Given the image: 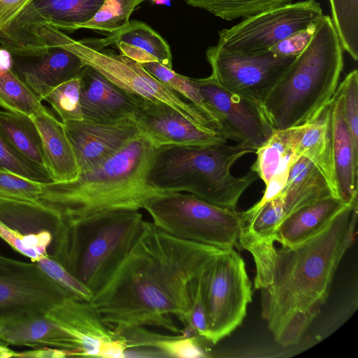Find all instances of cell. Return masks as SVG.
Instances as JSON below:
<instances>
[{
  "label": "cell",
  "instance_id": "28",
  "mask_svg": "<svg viewBox=\"0 0 358 358\" xmlns=\"http://www.w3.org/2000/svg\"><path fill=\"white\" fill-rule=\"evenodd\" d=\"M307 123L285 129L275 130L271 136L255 151L257 159L250 170L266 185L278 173L289 171L300 157L297 148Z\"/></svg>",
  "mask_w": 358,
  "mask_h": 358
},
{
  "label": "cell",
  "instance_id": "42",
  "mask_svg": "<svg viewBox=\"0 0 358 358\" xmlns=\"http://www.w3.org/2000/svg\"><path fill=\"white\" fill-rule=\"evenodd\" d=\"M317 22L312 23L306 28L299 30L278 42L271 47L268 51L279 56H296L299 55L310 42Z\"/></svg>",
  "mask_w": 358,
  "mask_h": 358
},
{
  "label": "cell",
  "instance_id": "22",
  "mask_svg": "<svg viewBox=\"0 0 358 358\" xmlns=\"http://www.w3.org/2000/svg\"><path fill=\"white\" fill-rule=\"evenodd\" d=\"M0 341L8 345L49 348L79 356L76 340L46 314H24L0 320Z\"/></svg>",
  "mask_w": 358,
  "mask_h": 358
},
{
  "label": "cell",
  "instance_id": "19",
  "mask_svg": "<svg viewBox=\"0 0 358 358\" xmlns=\"http://www.w3.org/2000/svg\"><path fill=\"white\" fill-rule=\"evenodd\" d=\"M105 0H31L0 36L2 48H15L20 37L29 29L50 26L73 31L90 20Z\"/></svg>",
  "mask_w": 358,
  "mask_h": 358
},
{
  "label": "cell",
  "instance_id": "4",
  "mask_svg": "<svg viewBox=\"0 0 358 358\" xmlns=\"http://www.w3.org/2000/svg\"><path fill=\"white\" fill-rule=\"evenodd\" d=\"M343 50L331 17L323 15L307 47L296 55L262 103L275 130L314 120L335 94Z\"/></svg>",
  "mask_w": 358,
  "mask_h": 358
},
{
  "label": "cell",
  "instance_id": "36",
  "mask_svg": "<svg viewBox=\"0 0 358 358\" xmlns=\"http://www.w3.org/2000/svg\"><path fill=\"white\" fill-rule=\"evenodd\" d=\"M80 75L52 90L43 99L60 117L62 122L81 120Z\"/></svg>",
  "mask_w": 358,
  "mask_h": 358
},
{
  "label": "cell",
  "instance_id": "39",
  "mask_svg": "<svg viewBox=\"0 0 358 358\" xmlns=\"http://www.w3.org/2000/svg\"><path fill=\"white\" fill-rule=\"evenodd\" d=\"M338 87L343 95L345 120L358 152V71H350Z\"/></svg>",
  "mask_w": 358,
  "mask_h": 358
},
{
  "label": "cell",
  "instance_id": "23",
  "mask_svg": "<svg viewBox=\"0 0 358 358\" xmlns=\"http://www.w3.org/2000/svg\"><path fill=\"white\" fill-rule=\"evenodd\" d=\"M328 106L338 194L342 201L350 203L357 197L358 152L345 120L343 95L338 87Z\"/></svg>",
  "mask_w": 358,
  "mask_h": 358
},
{
  "label": "cell",
  "instance_id": "5",
  "mask_svg": "<svg viewBox=\"0 0 358 358\" xmlns=\"http://www.w3.org/2000/svg\"><path fill=\"white\" fill-rule=\"evenodd\" d=\"M256 149L248 145H165L155 148L148 169L150 183L164 192H186L216 206L236 210L245 190L258 176L235 177L232 165Z\"/></svg>",
  "mask_w": 358,
  "mask_h": 358
},
{
  "label": "cell",
  "instance_id": "6",
  "mask_svg": "<svg viewBox=\"0 0 358 358\" xmlns=\"http://www.w3.org/2000/svg\"><path fill=\"white\" fill-rule=\"evenodd\" d=\"M144 223L138 210L129 209L64 221L49 255L94 294L129 252Z\"/></svg>",
  "mask_w": 358,
  "mask_h": 358
},
{
  "label": "cell",
  "instance_id": "12",
  "mask_svg": "<svg viewBox=\"0 0 358 358\" xmlns=\"http://www.w3.org/2000/svg\"><path fill=\"white\" fill-rule=\"evenodd\" d=\"M212 73L220 86L233 93L263 103L296 56H279L267 51L240 55L217 45L206 52Z\"/></svg>",
  "mask_w": 358,
  "mask_h": 358
},
{
  "label": "cell",
  "instance_id": "26",
  "mask_svg": "<svg viewBox=\"0 0 358 358\" xmlns=\"http://www.w3.org/2000/svg\"><path fill=\"white\" fill-rule=\"evenodd\" d=\"M96 48L114 44L121 54L139 64L158 62L172 69V55L166 41L147 24L130 21L124 29L96 41Z\"/></svg>",
  "mask_w": 358,
  "mask_h": 358
},
{
  "label": "cell",
  "instance_id": "31",
  "mask_svg": "<svg viewBox=\"0 0 358 358\" xmlns=\"http://www.w3.org/2000/svg\"><path fill=\"white\" fill-rule=\"evenodd\" d=\"M134 341L138 348H152L162 357L178 358H202L208 357L199 343L197 336H169L158 334L138 327L134 334Z\"/></svg>",
  "mask_w": 358,
  "mask_h": 358
},
{
  "label": "cell",
  "instance_id": "8",
  "mask_svg": "<svg viewBox=\"0 0 358 358\" xmlns=\"http://www.w3.org/2000/svg\"><path fill=\"white\" fill-rule=\"evenodd\" d=\"M33 32L46 44L60 45L71 51L86 65L95 69L127 93L138 98L163 101L191 121L213 128L193 104L156 79L137 62L121 53L117 55L96 48L87 41H76L50 26L36 27Z\"/></svg>",
  "mask_w": 358,
  "mask_h": 358
},
{
  "label": "cell",
  "instance_id": "15",
  "mask_svg": "<svg viewBox=\"0 0 358 358\" xmlns=\"http://www.w3.org/2000/svg\"><path fill=\"white\" fill-rule=\"evenodd\" d=\"M193 80L227 139L257 150L271 136L275 129L262 103L227 90L210 76Z\"/></svg>",
  "mask_w": 358,
  "mask_h": 358
},
{
  "label": "cell",
  "instance_id": "40",
  "mask_svg": "<svg viewBox=\"0 0 358 358\" xmlns=\"http://www.w3.org/2000/svg\"><path fill=\"white\" fill-rule=\"evenodd\" d=\"M42 184L0 169V195L38 201Z\"/></svg>",
  "mask_w": 358,
  "mask_h": 358
},
{
  "label": "cell",
  "instance_id": "13",
  "mask_svg": "<svg viewBox=\"0 0 358 358\" xmlns=\"http://www.w3.org/2000/svg\"><path fill=\"white\" fill-rule=\"evenodd\" d=\"M67 297L73 296L36 262L0 255V320L47 314Z\"/></svg>",
  "mask_w": 358,
  "mask_h": 358
},
{
  "label": "cell",
  "instance_id": "41",
  "mask_svg": "<svg viewBox=\"0 0 358 358\" xmlns=\"http://www.w3.org/2000/svg\"><path fill=\"white\" fill-rule=\"evenodd\" d=\"M190 292L192 305L189 314L188 327L184 331L190 335L194 333L196 336L206 340L208 324L200 277L192 282Z\"/></svg>",
  "mask_w": 358,
  "mask_h": 358
},
{
  "label": "cell",
  "instance_id": "24",
  "mask_svg": "<svg viewBox=\"0 0 358 358\" xmlns=\"http://www.w3.org/2000/svg\"><path fill=\"white\" fill-rule=\"evenodd\" d=\"M350 203L328 196L300 208L279 224L275 231V241L282 247H293L304 243L324 230Z\"/></svg>",
  "mask_w": 358,
  "mask_h": 358
},
{
  "label": "cell",
  "instance_id": "21",
  "mask_svg": "<svg viewBox=\"0 0 358 358\" xmlns=\"http://www.w3.org/2000/svg\"><path fill=\"white\" fill-rule=\"evenodd\" d=\"M46 315L76 340L79 356L97 357L103 343L122 335L102 321L91 301L67 297Z\"/></svg>",
  "mask_w": 358,
  "mask_h": 358
},
{
  "label": "cell",
  "instance_id": "17",
  "mask_svg": "<svg viewBox=\"0 0 358 358\" xmlns=\"http://www.w3.org/2000/svg\"><path fill=\"white\" fill-rule=\"evenodd\" d=\"M138 99L134 120L142 135L155 147L227 143V138L220 132L191 121L170 105L158 100Z\"/></svg>",
  "mask_w": 358,
  "mask_h": 358
},
{
  "label": "cell",
  "instance_id": "1",
  "mask_svg": "<svg viewBox=\"0 0 358 358\" xmlns=\"http://www.w3.org/2000/svg\"><path fill=\"white\" fill-rule=\"evenodd\" d=\"M224 250L178 238L145 221L129 252L91 303L118 333L150 326L183 334L173 317L187 329L191 284Z\"/></svg>",
  "mask_w": 358,
  "mask_h": 358
},
{
  "label": "cell",
  "instance_id": "27",
  "mask_svg": "<svg viewBox=\"0 0 358 358\" xmlns=\"http://www.w3.org/2000/svg\"><path fill=\"white\" fill-rule=\"evenodd\" d=\"M328 104L314 120L307 122L297 148V155L305 157L318 169L326 180L332 195L340 199L335 178Z\"/></svg>",
  "mask_w": 358,
  "mask_h": 358
},
{
  "label": "cell",
  "instance_id": "7",
  "mask_svg": "<svg viewBox=\"0 0 358 358\" xmlns=\"http://www.w3.org/2000/svg\"><path fill=\"white\" fill-rule=\"evenodd\" d=\"M152 223L180 238L222 250L239 248L241 213L192 194L166 192L150 199L143 208Z\"/></svg>",
  "mask_w": 358,
  "mask_h": 358
},
{
  "label": "cell",
  "instance_id": "30",
  "mask_svg": "<svg viewBox=\"0 0 358 358\" xmlns=\"http://www.w3.org/2000/svg\"><path fill=\"white\" fill-rule=\"evenodd\" d=\"M0 106L31 117L45 108L14 72L10 54L3 48H0Z\"/></svg>",
  "mask_w": 358,
  "mask_h": 358
},
{
  "label": "cell",
  "instance_id": "32",
  "mask_svg": "<svg viewBox=\"0 0 358 358\" xmlns=\"http://www.w3.org/2000/svg\"><path fill=\"white\" fill-rule=\"evenodd\" d=\"M141 65L156 79L193 104L206 117L212 127L220 132L218 120L207 105L193 78L178 74L158 62H145Z\"/></svg>",
  "mask_w": 358,
  "mask_h": 358
},
{
  "label": "cell",
  "instance_id": "20",
  "mask_svg": "<svg viewBox=\"0 0 358 358\" xmlns=\"http://www.w3.org/2000/svg\"><path fill=\"white\" fill-rule=\"evenodd\" d=\"M80 78L83 119L105 124L134 120L138 97L127 93L89 65L83 68Z\"/></svg>",
  "mask_w": 358,
  "mask_h": 358
},
{
  "label": "cell",
  "instance_id": "11",
  "mask_svg": "<svg viewBox=\"0 0 358 358\" xmlns=\"http://www.w3.org/2000/svg\"><path fill=\"white\" fill-rule=\"evenodd\" d=\"M328 196L333 195L326 180L308 159L301 156L290 167L283 189L244 222L241 236L245 242L273 247L276 229L287 216Z\"/></svg>",
  "mask_w": 358,
  "mask_h": 358
},
{
  "label": "cell",
  "instance_id": "38",
  "mask_svg": "<svg viewBox=\"0 0 358 358\" xmlns=\"http://www.w3.org/2000/svg\"><path fill=\"white\" fill-rule=\"evenodd\" d=\"M34 262L73 298L84 301H92L93 292L50 255Z\"/></svg>",
  "mask_w": 358,
  "mask_h": 358
},
{
  "label": "cell",
  "instance_id": "18",
  "mask_svg": "<svg viewBox=\"0 0 358 358\" xmlns=\"http://www.w3.org/2000/svg\"><path fill=\"white\" fill-rule=\"evenodd\" d=\"M63 124L80 173L98 167L129 141L143 136L134 120L105 124L83 119Z\"/></svg>",
  "mask_w": 358,
  "mask_h": 358
},
{
  "label": "cell",
  "instance_id": "3",
  "mask_svg": "<svg viewBox=\"0 0 358 358\" xmlns=\"http://www.w3.org/2000/svg\"><path fill=\"white\" fill-rule=\"evenodd\" d=\"M155 148L145 136L136 137L100 166L80 173L73 180L42 184L38 201L57 211L66 222L112 210H139L150 199L166 193L148 180Z\"/></svg>",
  "mask_w": 358,
  "mask_h": 358
},
{
  "label": "cell",
  "instance_id": "33",
  "mask_svg": "<svg viewBox=\"0 0 358 358\" xmlns=\"http://www.w3.org/2000/svg\"><path fill=\"white\" fill-rule=\"evenodd\" d=\"M294 0H185L189 6L203 9L227 21L247 18Z\"/></svg>",
  "mask_w": 358,
  "mask_h": 358
},
{
  "label": "cell",
  "instance_id": "29",
  "mask_svg": "<svg viewBox=\"0 0 358 358\" xmlns=\"http://www.w3.org/2000/svg\"><path fill=\"white\" fill-rule=\"evenodd\" d=\"M0 128L10 145L22 156L47 170L41 135L31 117L9 110H0Z\"/></svg>",
  "mask_w": 358,
  "mask_h": 358
},
{
  "label": "cell",
  "instance_id": "37",
  "mask_svg": "<svg viewBox=\"0 0 358 358\" xmlns=\"http://www.w3.org/2000/svg\"><path fill=\"white\" fill-rule=\"evenodd\" d=\"M0 169L45 184L55 182L50 174L22 156L8 142L0 128Z\"/></svg>",
  "mask_w": 358,
  "mask_h": 358
},
{
  "label": "cell",
  "instance_id": "2",
  "mask_svg": "<svg viewBox=\"0 0 358 358\" xmlns=\"http://www.w3.org/2000/svg\"><path fill=\"white\" fill-rule=\"evenodd\" d=\"M357 197L321 232L276 248L270 284L261 289V315L275 341L299 345L325 304L336 271L355 240Z\"/></svg>",
  "mask_w": 358,
  "mask_h": 358
},
{
  "label": "cell",
  "instance_id": "44",
  "mask_svg": "<svg viewBox=\"0 0 358 358\" xmlns=\"http://www.w3.org/2000/svg\"><path fill=\"white\" fill-rule=\"evenodd\" d=\"M68 356H72V353L70 351L62 350V349H56V348H33L31 350L20 352L17 354V357H39V358H45V357H65Z\"/></svg>",
  "mask_w": 358,
  "mask_h": 358
},
{
  "label": "cell",
  "instance_id": "35",
  "mask_svg": "<svg viewBox=\"0 0 358 358\" xmlns=\"http://www.w3.org/2000/svg\"><path fill=\"white\" fill-rule=\"evenodd\" d=\"M145 0H105L100 9L80 29H87L113 34L129 23L135 8Z\"/></svg>",
  "mask_w": 358,
  "mask_h": 358
},
{
  "label": "cell",
  "instance_id": "10",
  "mask_svg": "<svg viewBox=\"0 0 358 358\" xmlns=\"http://www.w3.org/2000/svg\"><path fill=\"white\" fill-rule=\"evenodd\" d=\"M324 15L315 0L293 2L244 18L219 31L217 45L233 53L253 55L268 51L278 42L317 22Z\"/></svg>",
  "mask_w": 358,
  "mask_h": 358
},
{
  "label": "cell",
  "instance_id": "14",
  "mask_svg": "<svg viewBox=\"0 0 358 358\" xmlns=\"http://www.w3.org/2000/svg\"><path fill=\"white\" fill-rule=\"evenodd\" d=\"M63 222L40 201L0 195V238L31 262L49 255Z\"/></svg>",
  "mask_w": 358,
  "mask_h": 358
},
{
  "label": "cell",
  "instance_id": "16",
  "mask_svg": "<svg viewBox=\"0 0 358 358\" xmlns=\"http://www.w3.org/2000/svg\"><path fill=\"white\" fill-rule=\"evenodd\" d=\"M6 50L13 70L40 101L59 85L79 76L86 65L76 54L57 45Z\"/></svg>",
  "mask_w": 358,
  "mask_h": 358
},
{
  "label": "cell",
  "instance_id": "25",
  "mask_svg": "<svg viewBox=\"0 0 358 358\" xmlns=\"http://www.w3.org/2000/svg\"><path fill=\"white\" fill-rule=\"evenodd\" d=\"M31 118L41 135L45 167L53 180L76 179L80 171L63 122L45 108Z\"/></svg>",
  "mask_w": 358,
  "mask_h": 358
},
{
  "label": "cell",
  "instance_id": "34",
  "mask_svg": "<svg viewBox=\"0 0 358 358\" xmlns=\"http://www.w3.org/2000/svg\"><path fill=\"white\" fill-rule=\"evenodd\" d=\"M331 20L343 51L358 60V0H329Z\"/></svg>",
  "mask_w": 358,
  "mask_h": 358
},
{
  "label": "cell",
  "instance_id": "45",
  "mask_svg": "<svg viewBox=\"0 0 358 358\" xmlns=\"http://www.w3.org/2000/svg\"><path fill=\"white\" fill-rule=\"evenodd\" d=\"M17 352L9 348L7 345L3 343L0 341V357L6 358V357H17Z\"/></svg>",
  "mask_w": 358,
  "mask_h": 358
},
{
  "label": "cell",
  "instance_id": "9",
  "mask_svg": "<svg viewBox=\"0 0 358 358\" xmlns=\"http://www.w3.org/2000/svg\"><path fill=\"white\" fill-rule=\"evenodd\" d=\"M208 324L206 341L217 344L244 320L252 301V284L241 256L225 250L200 276Z\"/></svg>",
  "mask_w": 358,
  "mask_h": 358
},
{
  "label": "cell",
  "instance_id": "43",
  "mask_svg": "<svg viewBox=\"0 0 358 358\" xmlns=\"http://www.w3.org/2000/svg\"><path fill=\"white\" fill-rule=\"evenodd\" d=\"M31 0H0V36L10 27L11 23Z\"/></svg>",
  "mask_w": 358,
  "mask_h": 358
}]
</instances>
